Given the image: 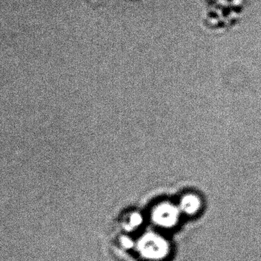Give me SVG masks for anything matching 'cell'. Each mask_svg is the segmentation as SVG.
Returning <instances> with one entry per match:
<instances>
[{
    "mask_svg": "<svg viewBox=\"0 0 261 261\" xmlns=\"http://www.w3.org/2000/svg\"><path fill=\"white\" fill-rule=\"evenodd\" d=\"M137 250L145 259L159 261L167 257L170 252V246L166 238L155 233L143 235L138 244Z\"/></svg>",
    "mask_w": 261,
    "mask_h": 261,
    "instance_id": "1",
    "label": "cell"
},
{
    "mask_svg": "<svg viewBox=\"0 0 261 261\" xmlns=\"http://www.w3.org/2000/svg\"><path fill=\"white\" fill-rule=\"evenodd\" d=\"M181 214L178 205L170 202H162L154 207L151 218L155 225L171 228L176 225Z\"/></svg>",
    "mask_w": 261,
    "mask_h": 261,
    "instance_id": "2",
    "label": "cell"
},
{
    "mask_svg": "<svg viewBox=\"0 0 261 261\" xmlns=\"http://www.w3.org/2000/svg\"><path fill=\"white\" fill-rule=\"evenodd\" d=\"M178 206L181 213L191 216L196 215L201 208V200L195 194L188 193L181 197Z\"/></svg>",
    "mask_w": 261,
    "mask_h": 261,
    "instance_id": "3",
    "label": "cell"
},
{
    "mask_svg": "<svg viewBox=\"0 0 261 261\" xmlns=\"http://www.w3.org/2000/svg\"><path fill=\"white\" fill-rule=\"evenodd\" d=\"M143 223V217L139 212H134L128 216L124 222V228L128 231H132L134 229L140 227Z\"/></svg>",
    "mask_w": 261,
    "mask_h": 261,
    "instance_id": "4",
    "label": "cell"
},
{
    "mask_svg": "<svg viewBox=\"0 0 261 261\" xmlns=\"http://www.w3.org/2000/svg\"><path fill=\"white\" fill-rule=\"evenodd\" d=\"M120 243H121L122 245H123L125 248H130V247H132L133 245H134V242H133L132 240H131L130 238H126V237L122 238L121 240H120Z\"/></svg>",
    "mask_w": 261,
    "mask_h": 261,
    "instance_id": "5",
    "label": "cell"
}]
</instances>
